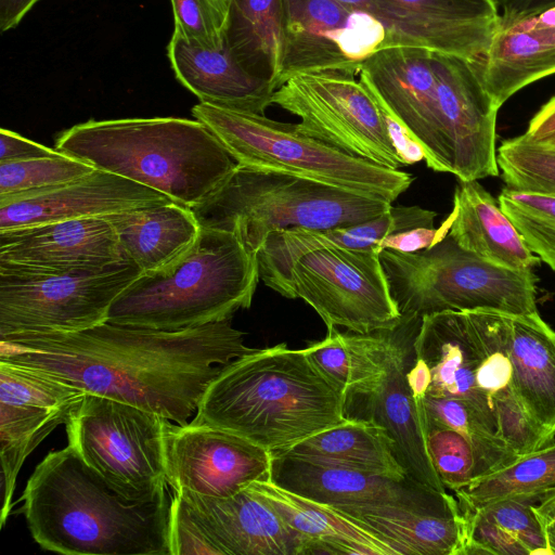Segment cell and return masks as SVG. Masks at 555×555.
<instances>
[{"label":"cell","mask_w":555,"mask_h":555,"mask_svg":"<svg viewBox=\"0 0 555 555\" xmlns=\"http://www.w3.org/2000/svg\"><path fill=\"white\" fill-rule=\"evenodd\" d=\"M141 274L130 260L99 270L0 273V339L80 332L107 322L112 304Z\"/></svg>","instance_id":"obj_12"},{"label":"cell","mask_w":555,"mask_h":555,"mask_svg":"<svg viewBox=\"0 0 555 555\" xmlns=\"http://www.w3.org/2000/svg\"><path fill=\"white\" fill-rule=\"evenodd\" d=\"M390 296L402 318L491 309L538 312L532 269L511 270L462 248L449 234L417 251L379 253Z\"/></svg>","instance_id":"obj_7"},{"label":"cell","mask_w":555,"mask_h":555,"mask_svg":"<svg viewBox=\"0 0 555 555\" xmlns=\"http://www.w3.org/2000/svg\"><path fill=\"white\" fill-rule=\"evenodd\" d=\"M397 47L372 15L336 0H284V36L278 86L297 73L359 72L373 53Z\"/></svg>","instance_id":"obj_13"},{"label":"cell","mask_w":555,"mask_h":555,"mask_svg":"<svg viewBox=\"0 0 555 555\" xmlns=\"http://www.w3.org/2000/svg\"><path fill=\"white\" fill-rule=\"evenodd\" d=\"M493 409L496 435L519 456L552 443L528 416L514 391L496 398Z\"/></svg>","instance_id":"obj_45"},{"label":"cell","mask_w":555,"mask_h":555,"mask_svg":"<svg viewBox=\"0 0 555 555\" xmlns=\"http://www.w3.org/2000/svg\"><path fill=\"white\" fill-rule=\"evenodd\" d=\"M358 75L387 115L420 146L427 167L451 173L434 51L410 46L384 48L361 64Z\"/></svg>","instance_id":"obj_14"},{"label":"cell","mask_w":555,"mask_h":555,"mask_svg":"<svg viewBox=\"0 0 555 555\" xmlns=\"http://www.w3.org/2000/svg\"><path fill=\"white\" fill-rule=\"evenodd\" d=\"M273 454L345 466L398 481L410 480L390 437L384 428L366 420L348 418Z\"/></svg>","instance_id":"obj_32"},{"label":"cell","mask_w":555,"mask_h":555,"mask_svg":"<svg viewBox=\"0 0 555 555\" xmlns=\"http://www.w3.org/2000/svg\"><path fill=\"white\" fill-rule=\"evenodd\" d=\"M498 202L531 253L555 271V195L505 186Z\"/></svg>","instance_id":"obj_39"},{"label":"cell","mask_w":555,"mask_h":555,"mask_svg":"<svg viewBox=\"0 0 555 555\" xmlns=\"http://www.w3.org/2000/svg\"><path fill=\"white\" fill-rule=\"evenodd\" d=\"M114 228L126 259L142 273L154 272L184 254L201 225L193 211L175 202L103 216Z\"/></svg>","instance_id":"obj_30"},{"label":"cell","mask_w":555,"mask_h":555,"mask_svg":"<svg viewBox=\"0 0 555 555\" xmlns=\"http://www.w3.org/2000/svg\"><path fill=\"white\" fill-rule=\"evenodd\" d=\"M85 393L42 371L0 360V402L72 409Z\"/></svg>","instance_id":"obj_40"},{"label":"cell","mask_w":555,"mask_h":555,"mask_svg":"<svg viewBox=\"0 0 555 555\" xmlns=\"http://www.w3.org/2000/svg\"><path fill=\"white\" fill-rule=\"evenodd\" d=\"M170 202L159 191L95 168L56 188L0 198V232Z\"/></svg>","instance_id":"obj_20"},{"label":"cell","mask_w":555,"mask_h":555,"mask_svg":"<svg viewBox=\"0 0 555 555\" xmlns=\"http://www.w3.org/2000/svg\"><path fill=\"white\" fill-rule=\"evenodd\" d=\"M270 480L306 499L330 506L395 504L444 511L459 505L454 494L427 490L362 470L272 454Z\"/></svg>","instance_id":"obj_21"},{"label":"cell","mask_w":555,"mask_h":555,"mask_svg":"<svg viewBox=\"0 0 555 555\" xmlns=\"http://www.w3.org/2000/svg\"><path fill=\"white\" fill-rule=\"evenodd\" d=\"M284 0H231L224 43L250 75L272 83L281 74Z\"/></svg>","instance_id":"obj_33"},{"label":"cell","mask_w":555,"mask_h":555,"mask_svg":"<svg viewBox=\"0 0 555 555\" xmlns=\"http://www.w3.org/2000/svg\"><path fill=\"white\" fill-rule=\"evenodd\" d=\"M448 232L449 221L447 219L439 229L421 228L389 235L380 241L377 247V251L379 254L384 249H392L406 253L422 250L441 240L448 234Z\"/></svg>","instance_id":"obj_48"},{"label":"cell","mask_w":555,"mask_h":555,"mask_svg":"<svg viewBox=\"0 0 555 555\" xmlns=\"http://www.w3.org/2000/svg\"><path fill=\"white\" fill-rule=\"evenodd\" d=\"M346 396L285 343L223 365L192 422L235 434L273 453L348 421Z\"/></svg>","instance_id":"obj_3"},{"label":"cell","mask_w":555,"mask_h":555,"mask_svg":"<svg viewBox=\"0 0 555 555\" xmlns=\"http://www.w3.org/2000/svg\"><path fill=\"white\" fill-rule=\"evenodd\" d=\"M126 260L116 232L104 217L0 232V273L99 270Z\"/></svg>","instance_id":"obj_18"},{"label":"cell","mask_w":555,"mask_h":555,"mask_svg":"<svg viewBox=\"0 0 555 555\" xmlns=\"http://www.w3.org/2000/svg\"><path fill=\"white\" fill-rule=\"evenodd\" d=\"M271 464L268 450L207 424H173L167 437L166 480L176 493L231 496L270 480Z\"/></svg>","instance_id":"obj_16"},{"label":"cell","mask_w":555,"mask_h":555,"mask_svg":"<svg viewBox=\"0 0 555 555\" xmlns=\"http://www.w3.org/2000/svg\"><path fill=\"white\" fill-rule=\"evenodd\" d=\"M259 279L257 256L234 233L201 227L184 254L120 293L107 322L177 331L231 320L250 307Z\"/></svg>","instance_id":"obj_5"},{"label":"cell","mask_w":555,"mask_h":555,"mask_svg":"<svg viewBox=\"0 0 555 555\" xmlns=\"http://www.w3.org/2000/svg\"><path fill=\"white\" fill-rule=\"evenodd\" d=\"M422 423L431 462L447 490L454 493L503 469L502 464L461 433L429 421Z\"/></svg>","instance_id":"obj_38"},{"label":"cell","mask_w":555,"mask_h":555,"mask_svg":"<svg viewBox=\"0 0 555 555\" xmlns=\"http://www.w3.org/2000/svg\"><path fill=\"white\" fill-rule=\"evenodd\" d=\"M391 204L311 179L236 165L224 182L191 210L201 227L234 233L257 256L274 232L350 225L382 215Z\"/></svg>","instance_id":"obj_6"},{"label":"cell","mask_w":555,"mask_h":555,"mask_svg":"<svg viewBox=\"0 0 555 555\" xmlns=\"http://www.w3.org/2000/svg\"><path fill=\"white\" fill-rule=\"evenodd\" d=\"M448 234L464 249L511 270L533 269L541 262L528 248L499 202L478 182L459 180Z\"/></svg>","instance_id":"obj_25"},{"label":"cell","mask_w":555,"mask_h":555,"mask_svg":"<svg viewBox=\"0 0 555 555\" xmlns=\"http://www.w3.org/2000/svg\"><path fill=\"white\" fill-rule=\"evenodd\" d=\"M421 319L402 318L399 325L386 331L383 373L369 392L346 398V416L371 421L384 428L408 478L427 490L446 493L406 379Z\"/></svg>","instance_id":"obj_15"},{"label":"cell","mask_w":555,"mask_h":555,"mask_svg":"<svg viewBox=\"0 0 555 555\" xmlns=\"http://www.w3.org/2000/svg\"><path fill=\"white\" fill-rule=\"evenodd\" d=\"M496 162L505 186L555 195V149L520 134L502 142Z\"/></svg>","instance_id":"obj_41"},{"label":"cell","mask_w":555,"mask_h":555,"mask_svg":"<svg viewBox=\"0 0 555 555\" xmlns=\"http://www.w3.org/2000/svg\"><path fill=\"white\" fill-rule=\"evenodd\" d=\"M387 330L357 333L330 327L322 340L304 350L346 398L359 396L369 392L383 373Z\"/></svg>","instance_id":"obj_34"},{"label":"cell","mask_w":555,"mask_h":555,"mask_svg":"<svg viewBox=\"0 0 555 555\" xmlns=\"http://www.w3.org/2000/svg\"><path fill=\"white\" fill-rule=\"evenodd\" d=\"M167 55L176 78L201 103L262 115L272 104L275 87L247 73L225 43L208 49L173 30Z\"/></svg>","instance_id":"obj_23"},{"label":"cell","mask_w":555,"mask_h":555,"mask_svg":"<svg viewBox=\"0 0 555 555\" xmlns=\"http://www.w3.org/2000/svg\"><path fill=\"white\" fill-rule=\"evenodd\" d=\"M168 491L130 502L67 444L36 466L20 499L33 539L66 555H170Z\"/></svg>","instance_id":"obj_2"},{"label":"cell","mask_w":555,"mask_h":555,"mask_svg":"<svg viewBox=\"0 0 555 555\" xmlns=\"http://www.w3.org/2000/svg\"><path fill=\"white\" fill-rule=\"evenodd\" d=\"M175 423L115 399L86 392L65 422L68 446L114 491L151 502L168 491L166 446Z\"/></svg>","instance_id":"obj_10"},{"label":"cell","mask_w":555,"mask_h":555,"mask_svg":"<svg viewBox=\"0 0 555 555\" xmlns=\"http://www.w3.org/2000/svg\"><path fill=\"white\" fill-rule=\"evenodd\" d=\"M434 66L451 173L462 181L498 177L499 107L482 87L469 61L434 51Z\"/></svg>","instance_id":"obj_17"},{"label":"cell","mask_w":555,"mask_h":555,"mask_svg":"<svg viewBox=\"0 0 555 555\" xmlns=\"http://www.w3.org/2000/svg\"><path fill=\"white\" fill-rule=\"evenodd\" d=\"M478 365L463 311L422 317L406 373L413 399L428 396L464 401L496 433L492 403L477 385Z\"/></svg>","instance_id":"obj_19"},{"label":"cell","mask_w":555,"mask_h":555,"mask_svg":"<svg viewBox=\"0 0 555 555\" xmlns=\"http://www.w3.org/2000/svg\"><path fill=\"white\" fill-rule=\"evenodd\" d=\"M541 500L555 501V487L547 489L541 496L540 501Z\"/></svg>","instance_id":"obj_55"},{"label":"cell","mask_w":555,"mask_h":555,"mask_svg":"<svg viewBox=\"0 0 555 555\" xmlns=\"http://www.w3.org/2000/svg\"><path fill=\"white\" fill-rule=\"evenodd\" d=\"M539 501L531 496L514 495L500 499L473 509L495 522L515 537L529 555L550 554L543 528L533 509Z\"/></svg>","instance_id":"obj_43"},{"label":"cell","mask_w":555,"mask_h":555,"mask_svg":"<svg viewBox=\"0 0 555 555\" xmlns=\"http://www.w3.org/2000/svg\"><path fill=\"white\" fill-rule=\"evenodd\" d=\"M512 388L550 442L555 438V331L539 311L511 314Z\"/></svg>","instance_id":"obj_29"},{"label":"cell","mask_w":555,"mask_h":555,"mask_svg":"<svg viewBox=\"0 0 555 555\" xmlns=\"http://www.w3.org/2000/svg\"><path fill=\"white\" fill-rule=\"evenodd\" d=\"M500 14V27L506 28L520 21L555 8V0H494Z\"/></svg>","instance_id":"obj_49"},{"label":"cell","mask_w":555,"mask_h":555,"mask_svg":"<svg viewBox=\"0 0 555 555\" xmlns=\"http://www.w3.org/2000/svg\"><path fill=\"white\" fill-rule=\"evenodd\" d=\"M175 18V31L186 40L208 49H221L224 44L227 18L210 0H170Z\"/></svg>","instance_id":"obj_44"},{"label":"cell","mask_w":555,"mask_h":555,"mask_svg":"<svg viewBox=\"0 0 555 555\" xmlns=\"http://www.w3.org/2000/svg\"><path fill=\"white\" fill-rule=\"evenodd\" d=\"M522 135L533 143L555 149V95L533 115Z\"/></svg>","instance_id":"obj_50"},{"label":"cell","mask_w":555,"mask_h":555,"mask_svg":"<svg viewBox=\"0 0 555 555\" xmlns=\"http://www.w3.org/2000/svg\"><path fill=\"white\" fill-rule=\"evenodd\" d=\"M555 27V8L546 10L537 16L528 20L520 21L509 27L516 30L528 31L544 28Z\"/></svg>","instance_id":"obj_53"},{"label":"cell","mask_w":555,"mask_h":555,"mask_svg":"<svg viewBox=\"0 0 555 555\" xmlns=\"http://www.w3.org/2000/svg\"><path fill=\"white\" fill-rule=\"evenodd\" d=\"M333 507L385 541L397 555H461L465 544L460 505L444 511L395 504Z\"/></svg>","instance_id":"obj_26"},{"label":"cell","mask_w":555,"mask_h":555,"mask_svg":"<svg viewBox=\"0 0 555 555\" xmlns=\"http://www.w3.org/2000/svg\"><path fill=\"white\" fill-rule=\"evenodd\" d=\"M39 0H0V30L16 27Z\"/></svg>","instance_id":"obj_51"},{"label":"cell","mask_w":555,"mask_h":555,"mask_svg":"<svg viewBox=\"0 0 555 555\" xmlns=\"http://www.w3.org/2000/svg\"><path fill=\"white\" fill-rule=\"evenodd\" d=\"M176 493V492H175ZM219 555H304V541L249 486L227 498L178 492Z\"/></svg>","instance_id":"obj_22"},{"label":"cell","mask_w":555,"mask_h":555,"mask_svg":"<svg viewBox=\"0 0 555 555\" xmlns=\"http://www.w3.org/2000/svg\"><path fill=\"white\" fill-rule=\"evenodd\" d=\"M210 2L221 15H223L225 18L228 17L231 0H210Z\"/></svg>","instance_id":"obj_54"},{"label":"cell","mask_w":555,"mask_h":555,"mask_svg":"<svg viewBox=\"0 0 555 555\" xmlns=\"http://www.w3.org/2000/svg\"><path fill=\"white\" fill-rule=\"evenodd\" d=\"M70 410L0 402L1 527L11 513L23 463L54 428L65 424Z\"/></svg>","instance_id":"obj_35"},{"label":"cell","mask_w":555,"mask_h":555,"mask_svg":"<svg viewBox=\"0 0 555 555\" xmlns=\"http://www.w3.org/2000/svg\"><path fill=\"white\" fill-rule=\"evenodd\" d=\"M192 115L240 167L302 177L389 203L413 182L409 172L350 156L301 134L295 124L201 102L192 107Z\"/></svg>","instance_id":"obj_8"},{"label":"cell","mask_w":555,"mask_h":555,"mask_svg":"<svg viewBox=\"0 0 555 555\" xmlns=\"http://www.w3.org/2000/svg\"><path fill=\"white\" fill-rule=\"evenodd\" d=\"M61 154L9 129L0 130V163L22 162Z\"/></svg>","instance_id":"obj_47"},{"label":"cell","mask_w":555,"mask_h":555,"mask_svg":"<svg viewBox=\"0 0 555 555\" xmlns=\"http://www.w3.org/2000/svg\"><path fill=\"white\" fill-rule=\"evenodd\" d=\"M469 63L500 108L525 87L555 74V27L528 31L499 27L487 51Z\"/></svg>","instance_id":"obj_31"},{"label":"cell","mask_w":555,"mask_h":555,"mask_svg":"<svg viewBox=\"0 0 555 555\" xmlns=\"http://www.w3.org/2000/svg\"><path fill=\"white\" fill-rule=\"evenodd\" d=\"M264 284L284 297L302 299L327 328L371 333L402 321L374 250H313Z\"/></svg>","instance_id":"obj_11"},{"label":"cell","mask_w":555,"mask_h":555,"mask_svg":"<svg viewBox=\"0 0 555 555\" xmlns=\"http://www.w3.org/2000/svg\"><path fill=\"white\" fill-rule=\"evenodd\" d=\"M437 212L420 206H390L382 215L326 230L293 228L270 234L257 253L259 278L267 283L307 253L325 248L377 251L389 235L434 228Z\"/></svg>","instance_id":"obj_24"},{"label":"cell","mask_w":555,"mask_h":555,"mask_svg":"<svg viewBox=\"0 0 555 555\" xmlns=\"http://www.w3.org/2000/svg\"><path fill=\"white\" fill-rule=\"evenodd\" d=\"M399 8L423 46L467 61L480 57L500 27L494 0H386Z\"/></svg>","instance_id":"obj_27"},{"label":"cell","mask_w":555,"mask_h":555,"mask_svg":"<svg viewBox=\"0 0 555 555\" xmlns=\"http://www.w3.org/2000/svg\"><path fill=\"white\" fill-rule=\"evenodd\" d=\"M244 335L231 320L177 331L104 322L80 332L2 338L0 360L185 425L223 365L255 349Z\"/></svg>","instance_id":"obj_1"},{"label":"cell","mask_w":555,"mask_h":555,"mask_svg":"<svg viewBox=\"0 0 555 555\" xmlns=\"http://www.w3.org/2000/svg\"><path fill=\"white\" fill-rule=\"evenodd\" d=\"M463 312L478 356L477 385L493 406L496 398L513 391L511 313L491 309Z\"/></svg>","instance_id":"obj_37"},{"label":"cell","mask_w":555,"mask_h":555,"mask_svg":"<svg viewBox=\"0 0 555 555\" xmlns=\"http://www.w3.org/2000/svg\"><path fill=\"white\" fill-rule=\"evenodd\" d=\"M543 528L551 555H555V501L541 500L533 505Z\"/></svg>","instance_id":"obj_52"},{"label":"cell","mask_w":555,"mask_h":555,"mask_svg":"<svg viewBox=\"0 0 555 555\" xmlns=\"http://www.w3.org/2000/svg\"><path fill=\"white\" fill-rule=\"evenodd\" d=\"M95 168L63 153L22 162L0 163V198L56 188Z\"/></svg>","instance_id":"obj_42"},{"label":"cell","mask_w":555,"mask_h":555,"mask_svg":"<svg viewBox=\"0 0 555 555\" xmlns=\"http://www.w3.org/2000/svg\"><path fill=\"white\" fill-rule=\"evenodd\" d=\"M348 69L297 73L274 90L272 104L300 118L295 129L345 154L399 169L424 158L420 146Z\"/></svg>","instance_id":"obj_9"},{"label":"cell","mask_w":555,"mask_h":555,"mask_svg":"<svg viewBox=\"0 0 555 555\" xmlns=\"http://www.w3.org/2000/svg\"><path fill=\"white\" fill-rule=\"evenodd\" d=\"M555 487V442L520 455L509 466L478 479L454 492L460 508H478L514 495L540 501L543 493Z\"/></svg>","instance_id":"obj_36"},{"label":"cell","mask_w":555,"mask_h":555,"mask_svg":"<svg viewBox=\"0 0 555 555\" xmlns=\"http://www.w3.org/2000/svg\"><path fill=\"white\" fill-rule=\"evenodd\" d=\"M55 150L159 191L190 209L236 167L204 124L178 117L89 120L63 131Z\"/></svg>","instance_id":"obj_4"},{"label":"cell","mask_w":555,"mask_h":555,"mask_svg":"<svg viewBox=\"0 0 555 555\" xmlns=\"http://www.w3.org/2000/svg\"><path fill=\"white\" fill-rule=\"evenodd\" d=\"M170 555H219L186 502L178 494L171 499L169 517Z\"/></svg>","instance_id":"obj_46"},{"label":"cell","mask_w":555,"mask_h":555,"mask_svg":"<svg viewBox=\"0 0 555 555\" xmlns=\"http://www.w3.org/2000/svg\"><path fill=\"white\" fill-rule=\"evenodd\" d=\"M249 487L300 535L304 555H397L385 541L333 506L295 494L271 480H257Z\"/></svg>","instance_id":"obj_28"}]
</instances>
